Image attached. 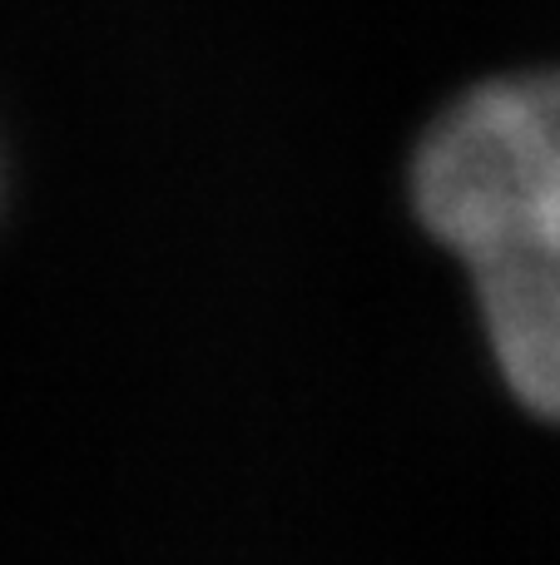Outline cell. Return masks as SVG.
I'll use <instances>...</instances> for the list:
<instances>
[{"instance_id":"cell-1","label":"cell","mask_w":560,"mask_h":565,"mask_svg":"<svg viewBox=\"0 0 560 565\" xmlns=\"http://www.w3.org/2000/svg\"><path fill=\"white\" fill-rule=\"evenodd\" d=\"M412 194L472 274L516 397L560 422V70L456 99L417 154Z\"/></svg>"}]
</instances>
